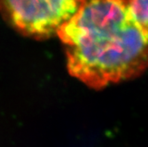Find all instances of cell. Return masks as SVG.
Listing matches in <instances>:
<instances>
[{
  "mask_svg": "<svg viewBox=\"0 0 148 147\" xmlns=\"http://www.w3.org/2000/svg\"><path fill=\"white\" fill-rule=\"evenodd\" d=\"M56 35L69 74L90 88L136 77L148 68V29L126 0H84Z\"/></svg>",
  "mask_w": 148,
  "mask_h": 147,
  "instance_id": "6da1fadb",
  "label": "cell"
},
{
  "mask_svg": "<svg viewBox=\"0 0 148 147\" xmlns=\"http://www.w3.org/2000/svg\"><path fill=\"white\" fill-rule=\"evenodd\" d=\"M126 1H128V0H126Z\"/></svg>",
  "mask_w": 148,
  "mask_h": 147,
  "instance_id": "277c9868",
  "label": "cell"
},
{
  "mask_svg": "<svg viewBox=\"0 0 148 147\" xmlns=\"http://www.w3.org/2000/svg\"><path fill=\"white\" fill-rule=\"evenodd\" d=\"M127 4L135 20L148 29V0H128Z\"/></svg>",
  "mask_w": 148,
  "mask_h": 147,
  "instance_id": "3957f363",
  "label": "cell"
},
{
  "mask_svg": "<svg viewBox=\"0 0 148 147\" xmlns=\"http://www.w3.org/2000/svg\"><path fill=\"white\" fill-rule=\"evenodd\" d=\"M84 0H0L6 21L24 36L45 39L56 35Z\"/></svg>",
  "mask_w": 148,
  "mask_h": 147,
  "instance_id": "7a4b0ae2",
  "label": "cell"
}]
</instances>
